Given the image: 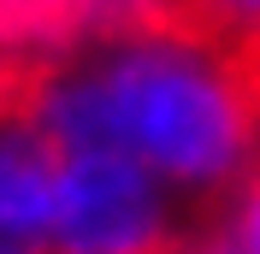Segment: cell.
Wrapping results in <instances>:
<instances>
[{
  "label": "cell",
  "instance_id": "cell-1",
  "mask_svg": "<svg viewBox=\"0 0 260 254\" xmlns=\"http://www.w3.org/2000/svg\"><path fill=\"white\" fill-rule=\"evenodd\" d=\"M42 254H183L166 177L118 148L65 154Z\"/></svg>",
  "mask_w": 260,
  "mask_h": 254
},
{
  "label": "cell",
  "instance_id": "cell-2",
  "mask_svg": "<svg viewBox=\"0 0 260 254\" xmlns=\"http://www.w3.org/2000/svg\"><path fill=\"white\" fill-rule=\"evenodd\" d=\"M42 48H0V254H42L65 148L36 101Z\"/></svg>",
  "mask_w": 260,
  "mask_h": 254
},
{
  "label": "cell",
  "instance_id": "cell-3",
  "mask_svg": "<svg viewBox=\"0 0 260 254\" xmlns=\"http://www.w3.org/2000/svg\"><path fill=\"white\" fill-rule=\"evenodd\" d=\"M237 254H260V177L248 183L243 219H237Z\"/></svg>",
  "mask_w": 260,
  "mask_h": 254
}]
</instances>
